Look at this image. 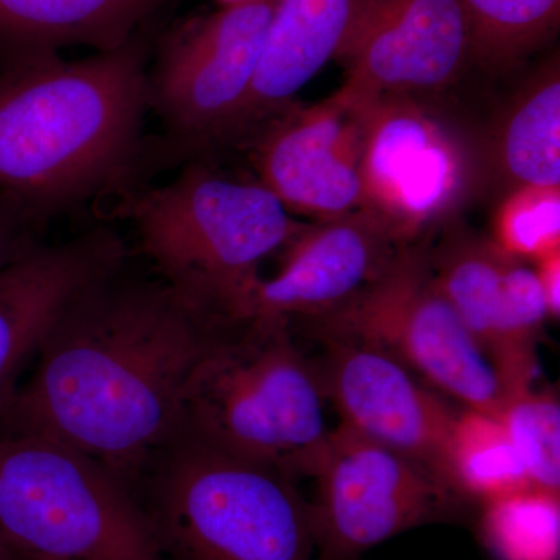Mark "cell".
<instances>
[{"label":"cell","mask_w":560,"mask_h":560,"mask_svg":"<svg viewBox=\"0 0 560 560\" xmlns=\"http://www.w3.org/2000/svg\"><path fill=\"white\" fill-rule=\"evenodd\" d=\"M228 324L124 261L69 302L0 411V433L60 442L131 492L183 430L191 372Z\"/></svg>","instance_id":"cell-1"},{"label":"cell","mask_w":560,"mask_h":560,"mask_svg":"<svg viewBox=\"0 0 560 560\" xmlns=\"http://www.w3.org/2000/svg\"><path fill=\"white\" fill-rule=\"evenodd\" d=\"M138 33L84 60L16 55L0 73V194L49 221L128 179L149 108Z\"/></svg>","instance_id":"cell-2"},{"label":"cell","mask_w":560,"mask_h":560,"mask_svg":"<svg viewBox=\"0 0 560 560\" xmlns=\"http://www.w3.org/2000/svg\"><path fill=\"white\" fill-rule=\"evenodd\" d=\"M162 282L210 316L241 323L265 259L302 224L256 176L213 158L187 161L171 183L131 191L117 208Z\"/></svg>","instance_id":"cell-3"},{"label":"cell","mask_w":560,"mask_h":560,"mask_svg":"<svg viewBox=\"0 0 560 560\" xmlns=\"http://www.w3.org/2000/svg\"><path fill=\"white\" fill-rule=\"evenodd\" d=\"M294 482L180 431L131 493L162 560H316L312 503Z\"/></svg>","instance_id":"cell-4"},{"label":"cell","mask_w":560,"mask_h":560,"mask_svg":"<svg viewBox=\"0 0 560 560\" xmlns=\"http://www.w3.org/2000/svg\"><path fill=\"white\" fill-rule=\"evenodd\" d=\"M290 324H228L191 372L180 431L296 481L315 475L330 429L318 366L298 348Z\"/></svg>","instance_id":"cell-5"},{"label":"cell","mask_w":560,"mask_h":560,"mask_svg":"<svg viewBox=\"0 0 560 560\" xmlns=\"http://www.w3.org/2000/svg\"><path fill=\"white\" fill-rule=\"evenodd\" d=\"M0 534L22 560H162L130 489L31 434L0 433Z\"/></svg>","instance_id":"cell-6"},{"label":"cell","mask_w":560,"mask_h":560,"mask_svg":"<svg viewBox=\"0 0 560 560\" xmlns=\"http://www.w3.org/2000/svg\"><path fill=\"white\" fill-rule=\"evenodd\" d=\"M431 97L357 103L361 206L401 246L455 219L486 180L480 142Z\"/></svg>","instance_id":"cell-7"},{"label":"cell","mask_w":560,"mask_h":560,"mask_svg":"<svg viewBox=\"0 0 560 560\" xmlns=\"http://www.w3.org/2000/svg\"><path fill=\"white\" fill-rule=\"evenodd\" d=\"M316 323L324 338L382 350L467 410L499 416L503 408L492 364L441 293L423 250L401 249L381 278Z\"/></svg>","instance_id":"cell-8"},{"label":"cell","mask_w":560,"mask_h":560,"mask_svg":"<svg viewBox=\"0 0 560 560\" xmlns=\"http://www.w3.org/2000/svg\"><path fill=\"white\" fill-rule=\"evenodd\" d=\"M278 3L223 7L162 40L156 65L147 72V91L171 153L190 161L213 158L231 145Z\"/></svg>","instance_id":"cell-9"},{"label":"cell","mask_w":560,"mask_h":560,"mask_svg":"<svg viewBox=\"0 0 560 560\" xmlns=\"http://www.w3.org/2000/svg\"><path fill=\"white\" fill-rule=\"evenodd\" d=\"M316 560H355L405 530L444 517L459 497L425 467L338 422L318 469Z\"/></svg>","instance_id":"cell-10"},{"label":"cell","mask_w":560,"mask_h":560,"mask_svg":"<svg viewBox=\"0 0 560 560\" xmlns=\"http://www.w3.org/2000/svg\"><path fill=\"white\" fill-rule=\"evenodd\" d=\"M334 60L349 101L433 97L474 65L469 24L459 0H357Z\"/></svg>","instance_id":"cell-11"},{"label":"cell","mask_w":560,"mask_h":560,"mask_svg":"<svg viewBox=\"0 0 560 560\" xmlns=\"http://www.w3.org/2000/svg\"><path fill=\"white\" fill-rule=\"evenodd\" d=\"M241 147L290 213L323 221L360 209V106L340 91L315 105L291 103Z\"/></svg>","instance_id":"cell-12"},{"label":"cell","mask_w":560,"mask_h":560,"mask_svg":"<svg viewBox=\"0 0 560 560\" xmlns=\"http://www.w3.org/2000/svg\"><path fill=\"white\" fill-rule=\"evenodd\" d=\"M324 341L326 359L318 370L340 422L425 467L455 492L448 448L458 411L382 350L337 338Z\"/></svg>","instance_id":"cell-13"},{"label":"cell","mask_w":560,"mask_h":560,"mask_svg":"<svg viewBox=\"0 0 560 560\" xmlns=\"http://www.w3.org/2000/svg\"><path fill=\"white\" fill-rule=\"evenodd\" d=\"M407 248L364 210L302 224L271 278L257 280L242 319L316 320L381 278Z\"/></svg>","instance_id":"cell-14"},{"label":"cell","mask_w":560,"mask_h":560,"mask_svg":"<svg viewBox=\"0 0 560 560\" xmlns=\"http://www.w3.org/2000/svg\"><path fill=\"white\" fill-rule=\"evenodd\" d=\"M127 259L119 235L98 226L0 270V411L69 302Z\"/></svg>","instance_id":"cell-15"},{"label":"cell","mask_w":560,"mask_h":560,"mask_svg":"<svg viewBox=\"0 0 560 560\" xmlns=\"http://www.w3.org/2000/svg\"><path fill=\"white\" fill-rule=\"evenodd\" d=\"M357 0H279L230 147L287 108L298 92L334 60Z\"/></svg>","instance_id":"cell-16"},{"label":"cell","mask_w":560,"mask_h":560,"mask_svg":"<svg viewBox=\"0 0 560 560\" xmlns=\"http://www.w3.org/2000/svg\"><path fill=\"white\" fill-rule=\"evenodd\" d=\"M486 179L510 191L526 186L560 187L559 55L526 77L499 110L480 142Z\"/></svg>","instance_id":"cell-17"},{"label":"cell","mask_w":560,"mask_h":560,"mask_svg":"<svg viewBox=\"0 0 560 560\" xmlns=\"http://www.w3.org/2000/svg\"><path fill=\"white\" fill-rule=\"evenodd\" d=\"M167 0H0V43L16 55L119 49Z\"/></svg>","instance_id":"cell-18"},{"label":"cell","mask_w":560,"mask_h":560,"mask_svg":"<svg viewBox=\"0 0 560 560\" xmlns=\"http://www.w3.org/2000/svg\"><path fill=\"white\" fill-rule=\"evenodd\" d=\"M510 257L490 238L464 230L448 232L429 254L441 293L489 363L499 335L501 275Z\"/></svg>","instance_id":"cell-19"},{"label":"cell","mask_w":560,"mask_h":560,"mask_svg":"<svg viewBox=\"0 0 560 560\" xmlns=\"http://www.w3.org/2000/svg\"><path fill=\"white\" fill-rule=\"evenodd\" d=\"M469 24L471 62L510 73L558 36L560 0H459Z\"/></svg>","instance_id":"cell-20"},{"label":"cell","mask_w":560,"mask_h":560,"mask_svg":"<svg viewBox=\"0 0 560 560\" xmlns=\"http://www.w3.org/2000/svg\"><path fill=\"white\" fill-rule=\"evenodd\" d=\"M448 469L456 495L481 503L529 488L528 474L499 416L458 411L453 425Z\"/></svg>","instance_id":"cell-21"},{"label":"cell","mask_w":560,"mask_h":560,"mask_svg":"<svg viewBox=\"0 0 560 560\" xmlns=\"http://www.w3.org/2000/svg\"><path fill=\"white\" fill-rule=\"evenodd\" d=\"M482 504V541L497 559L559 560L560 492L529 486Z\"/></svg>","instance_id":"cell-22"},{"label":"cell","mask_w":560,"mask_h":560,"mask_svg":"<svg viewBox=\"0 0 560 560\" xmlns=\"http://www.w3.org/2000/svg\"><path fill=\"white\" fill-rule=\"evenodd\" d=\"M499 418L521 456L530 486L560 492L558 394L530 386L508 397Z\"/></svg>","instance_id":"cell-23"},{"label":"cell","mask_w":560,"mask_h":560,"mask_svg":"<svg viewBox=\"0 0 560 560\" xmlns=\"http://www.w3.org/2000/svg\"><path fill=\"white\" fill-rule=\"evenodd\" d=\"M490 241L517 260L537 261L560 249V187L526 186L504 194Z\"/></svg>","instance_id":"cell-24"},{"label":"cell","mask_w":560,"mask_h":560,"mask_svg":"<svg viewBox=\"0 0 560 560\" xmlns=\"http://www.w3.org/2000/svg\"><path fill=\"white\" fill-rule=\"evenodd\" d=\"M46 224L27 206L0 194V270L43 245L40 232Z\"/></svg>","instance_id":"cell-25"},{"label":"cell","mask_w":560,"mask_h":560,"mask_svg":"<svg viewBox=\"0 0 560 560\" xmlns=\"http://www.w3.org/2000/svg\"><path fill=\"white\" fill-rule=\"evenodd\" d=\"M534 272L539 280L548 316L550 319L558 320L560 316V249L552 250L541 259L534 261Z\"/></svg>","instance_id":"cell-26"},{"label":"cell","mask_w":560,"mask_h":560,"mask_svg":"<svg viewBox=\"0 0 560 560\" xmlns=\"http://www.w3.org/2000/svg\"><path fill=\"white\" fill-rule=\"evenodd\" d=\"M0 560H22L20 556L13 551V548L10 547L9 541L3 539L2 534H0Z\"/></svg>","instance_id":"cell-27"},{"label":"cell","mask_w":560,"mask_h":560,"mask_svg":"<svg viewBox=\"0 0 560 560\" xmlns=\"http://www.w3.org/2000/svg\"><path fill=\"white\" fill-rule=\"evenodd\" d=\"M221 7L238 5V3L250 2V0H217Z\"/></svg>","instance_id":"cell-28"}]
</instances>
